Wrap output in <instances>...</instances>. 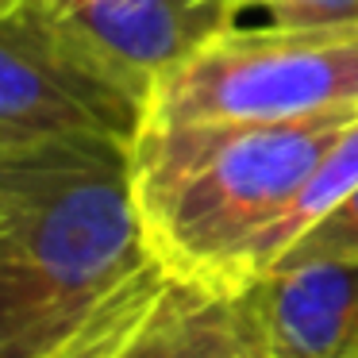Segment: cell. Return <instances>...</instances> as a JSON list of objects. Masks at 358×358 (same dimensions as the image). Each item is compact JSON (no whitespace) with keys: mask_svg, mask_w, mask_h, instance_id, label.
I'll list each match as a JSON object with an SVG mask.
<instances>
[{"mask_svg":"<svg viewBox=\"0 0 358 358\" xmlns=\"http://www.w3.org/2000/svg\"><path fill=\"white\" fill-rule=\"evenodd\" d=\"M155 262L135 204L131 147H0V358H47Z\"/></svg>","mask_w":358,"mask_h":358,"instance_id":"obj_1","label":"cell"},{"mask_svg":"<svg viewBox=\"0 0 358 358\" xmlns=\"http://www.w3.org/2000/svg\"><path fill=\"white\" fill-rule=\"evenodd\" d=\"M358 108L266 124H147L131 181L155 258L181 281L243 293L255 243L278 224Z\"/></svg>","mask_w":358,"mask_h":358,"instance_id":"obj_2","label":"cell"},{"mask_svg":"<svg viewBox=\"0 0 358 358\" xmlns=\"http://www.w3.org/2000/svg\"><path fill=\"white\" fill-rule=\"evenodd\" d=\"M331 108H358V27H227L158 81L147 124H266Z\"/></svg>","mask_w":358,"mask_h":358,"instance_id":"obj_3","label":"cell"},{"mask_svg":"<svg viewBox=\"0 0 358 358\" xmlns=\"http://www.w3.org/2000/svg\"><path fill=\"white\" fill-rule=\"evenodd\" d=\"M150 93L89 47L24 12H0V147L112 139L135 147Z\"/></svg>","mask_w":358,"mask_h":358,"instance_id":"obj_4","label":"cell"},{"mask_svg":"<svg viewBox=\"0 0 358 358\" xmlns=\"http://www.w3.org/2000/svg\"><path fill=\"white\" fill-rule=\"evenodd\" d=\"M0 12H24L89 47L150 101L166 73L231 24V0H0Z\"/></svg>","mask_w":358,"mask_h":358,"instance_id":"obj_5","label":"cell"},{"mask_svg":"<svg viewBox=\"0 0 358 358\" xmlns=\"http://www.w3.org/2000/svg\"><path fill=\"white\" fill-rule=\"evenodd\" d=\"M247 293L273 358H358V258L278 266Z\"/></svg>","mask_w":358,"mask_h":358,"instance_id":"obj_6","label":"cell"},{"mask_svg":"<svg viewBox=\"0 0 358 358\" xmlns=\"http://www.w3.org/2000/svg\"><path fill=\"white\" fill-rule=\"evenodd\" d=\"M255 335L247 289L224 293L173 278L158 308L116 358H243Z\"/></svg>","mask_w":358,"mask_h":358,"instance_id":"obj_7","label":"cell"},{"mask_svg":"<svg viewBox=\"0 0 358 358\" xmlns=\"http://www.w3.org/2000/svg\"><path fill=\"white\" fill-rule=\"evenodd\" d=\"M358 189V116L343 127V135L327 147V155L320 158V166L312 170V178L304 181V189L296 193V201L289 204V212L255 243L247 258V285H255L262 273H270L278 266V258L301 239L308 227H316L327 212H335L350 193Z\"/></svg>","mask_w":358,"mask_h":358,"instance_id":"obj_8","label":"cell"},{"mask_svg":"<svg viewBox=\"0 0 358 358\" xmlns=\"http://www.w3.org/2000/svg\"><path fill=\"white\" fill-rule=\"evenodd\" d=\"M173 281V273L162 262L147 266L143 273H135L124 289L108 296L70 339L58 350H50L47 358H116L120 350L131 343V335L147 324V316L158 308L166 285Z\"/></svg>","mask_w":358,"mask_h":358,"instance_id":"obj_9","label":"cell"},{"mask_svg":"<svg viewBox=\"0 0 358 358\" xmlns=\"http://www.w3.org/2000/svg\"><path fill=\"white\" fill-rule=\"evenodd\" d=\"M235 31H324L358 27V0H231Z\"/></svg>","mask_w":358,"mask_h":358,"instance_id":"obj_10","label":"cell"},{"mask_svg":"<svg viewBox=\"0 0 358 358\" xmlns=\"http://www.w3.org/2000/svg\"><path fill=\"white\" fill-rule=\"evenodd\" d=\"M316 258H358V189L335 212H327L316 227H308V231L278 258V266L316 262ZM278 266H273V270H278Z\"/></svg>","mask_w":358,"mask_h":358,"instance_id":"obj_11","label":"cell"},{"mask_svg":"<svg viewBox=\"0 0 358 358\" xmlns=\"http://www.w3.org/2000/svg\"><path fill=\"white\" fill-rule=\"evenodd\" d=\"M250 296V293H247ZM255 308V304H250ZM243 358H273L270 355V347H266V339H262V327H258V316H255V335H250V343H247V350H243Z\"/></svg>","mask_w":358,"mask_h":358,"instance_id":"obj_12","label":"cell"}]
</instances>
